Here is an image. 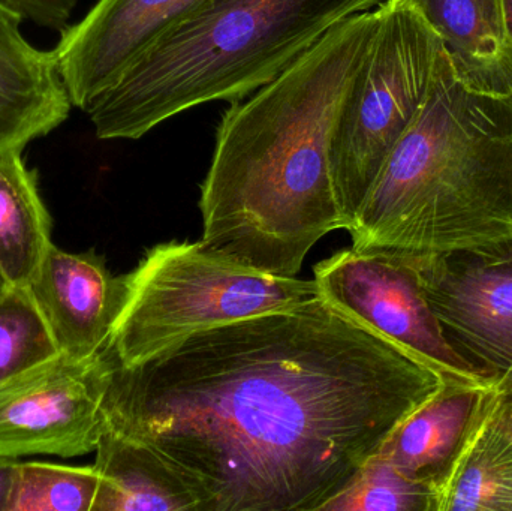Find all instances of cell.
<instances>
[{
	"label": "cell",
	"instance_id": "obj_1",
	"mask_svg": "<svg viewBox=\"0 0 512 511\" xmlns=\"http://www.w3.org/2000/svg\"><path fill=\"white\" fill-rule=\"evenodd\" d=\"M445 380L318 297L114 362L105 426L152 447L204 511L321 510Z\"/></svg>",
	"mask_w": 512,
	"mask_h": 511
},
{
	"label": "cell",
	"instance_id": "obj_2",
	"mask_svg": "<svg viewBox=\"0 0 512 511\" xmlns=\"http://www.w3.org/2000/svg\"><path fill=\"white\" fill-rule=\"evenodd\" d=\"M378 23V6L351 15L251 98L231 102L200 186L204 243L294 278L322 237L345 230L331 141Z\"/></svg>",
	"mask_w": 512,
	"mask_h": 511
},
{
	"label": "cell",
	"instance_id": "obj_3",
	"mask_svg": "<svg viewBox=\"0 0 512 511\" xmlns=\"http://www.w3.org/2000/svg\"><path fill=\"white\" fill-rule=\"evenodd\" d=\"M360 254H438L512 239V93L468 86L442 48L421 110L348 228Z\"/></svg>",
	"mask_w": 512,
	"mask_h": 511
},
{
	"label": "cell",
	"instance_id": "obj_4",
	"mask_svg": "<svg viewBox=\"0 0 512 511\" xmlns=\"http://www.w3.org/2000/svg\"><path fill=\"white\" fill-rule=\"evenodd\" d=\"M385 0H210L165 33L90 105L101 140H138L171 117L239 101L328 30Z\"/></svg>",
	"mask_w": 512,
	"mask_h": 511
},
{
	"label": "cell",
	"instance_id": "obj_5",
	"mask_svg": "<svg viewBox=\"0 0 512 511\" xmlns=\"http://www.w3.org/2000/svg\"><path fill=\"white\" fill-rule=\"evenodd\" d=\"M122 281L105 351L123 368L152 362L198 333L321 297L315 279L264 272L203 240L152 246Z\"/></svg>",
	"mask_w": 512,
	"mask_h": 511
},
{
	"label": "cell",
	"instance_id": "obj_6",
	"mask_svg": "<svg viewBox=\"0 0 512 511\" xmlns=\"http://www.w3.org/2000/svg\"><path fill=\"white\" fill-rule=\"evenodd\" d=\"M378 9V27L331 141V179L346 231L385 159L426 102L444 48L408 0H385Z\"/></svg>",
	"mask_w": 512,
	"mask_h": 511
},
{
	"label": "cell",
	"instance_id": "obj_7",
	"mask_svg": "<svg viewBox=\"0 0 512 511\" xmlns=\"http://www.w3.org/2000/svg\"><path fill=\"white\" fill-rule=\"evenodd\" d=\"M313 279L322 299L432 366L445 383L493 389L448 341L406 258L349 249L316 264Z\"/></svg>",
	"mask_w": 512,
	"mask_h": 511
},
{
	"label": "cell",
	"instance_id": "obj_8",
	"mask_svg": "<svg viewBox=\"0 0 512 511\" xmlns=\"http://www.w3.org/2000/svg\"><path fill=\"white\" fill-rule=\"evenodd\" d=\"M403 258L450 344L496 392L512 393V239Z\"/></svg>",
	"mask_w": 512,
	"mask_h": 511
},
{
	"label": "cell",
	"instance_id": "obj_9",
	"mask_svg": "<svg viewBox=\"0 0 512 511\" xmlns=\"http://www.w3.org/2000/svg\"><path fill=\"white\" fill-rule=\"evenodd\" d=\"M114 359L59 356L0 386V456L77 458L95 452L105 429Z\"/></svg>",
	"mask_w": 512,
	"mask_h": 511
},
{
	"label": "cell",
	"instance_id": "obj_10",
	"mask_svg": "<svg viewBox=\"0 0 512 511\" xmlns=\"http://www.w3.org/2000/svg\"><path fill=\"white\" fill-rule=\"evenodd\" d=\"M210 0H99L51 50L72 107L89 110L165 33Z\"/></svg>",
	"mask_w": 512,
	"mask_h": 511
},
{
	"label": "cell",
	"instance_id": "obj_11",
	"mask_svg": "<svg viewBox=\"0 0 512 511\" xmlns=\"http://www.w3.org/2000/svg\"><path fill=\"white\" fill-rule=\"evenodd\" d=\"M59 354L90 359L107 348L122 302V276L95 251L71 254L51 245L26 285Z\"/></svg>",
	"mask_w": 512,
	"mask_h": 511
},
{
	"label": "cell",
	"instance_id": "obj_12",
	"mask_svg": "<svg viewBox=\"0 0 512 511\" xmlns=\"http://www.w3.org/2000/svg\"><path fill=\"white\" fill-rule=\"evenodd\" d=\"M21 21L0 2V152L50 134L72 108L53 53L33 47Z\"/></svg>",
	"mask_w": 512,
	"mask_h": 511
},
{
	"label": "cell",
	"instance_id": "obj_13",
	"mask_svg": "<svg viewBox=\"0 0 512 511\" xmlns=\"http://www.w3.org/2000/svg\"><path fill=\"white\" fill-rule=\"evenodd\" d=\"M495 389L445 383L406 417L379 455L405 476L436 489L480 422Z\"/></svg>",
	"mask_w": 512,
	"mask_h": 511
},
{
	"label": "cell",
	"instance_id": "obj_14",
	"mask_svg": "<svg viewBox=\"0 0 512 511\" xmlns=\"http://www.w3.org/2000/svg\"><path fill=\"white\" fill-rule=\"evenodd\" d=\"M92 511H204L194 486L152 447L105 426Z\"/></svg>",
	"mask_w": 512,
	"mask_h": 511
},
{
	"label": "cell",
	"instance_id": "obj_15",
	"mask_svg": "<svg viewBox=\"0 0 512 511\" xmlns=\"http://www.w3.org/2000/svg\"><path fill=\"white\" fill-rule=\"evenodd\" d=\"M441 39L468 86L512 93V48L502 0H408Z\"/></svg>",
	"mask_w": 512,
	"mask_h": 511
},
{
	"label": "cell",
	"instance_id": "obj_16",
	"mask_svg": "<svg viewBox=\"0 0 512 511\" xmlns=\"http://www.w3.org/2000/svg\"><path fill=\"white\" fill-rule=\"evenodd\" d=\"M436 511H512V393L493 392L436 489Z\"/></svg>",
	"mask_w": 512,
	"mask_h": 511
},
{
	"label": "cell",
	"instance_id": "obj_17",
	"mask_svg": "<svg viewBox=\"0 0 512 511\" xmlns=\"http://www.w3.org/2000/svg\"><path fill=\"white\" fill-rule=\"evenodd\" d=\"M23 150L0 152V272L18 287L29 284L53 245V221Z\"/></svg>",
	"mask_w": 512,
	"mask_h": 511
},
{
	"label": "cell",
	"instance_id": "obj_18",
	"mask_svg": "<svg viewBox=\"0 0 512 511\" xmlns=\"http://www.w3.org/2000/svg\"><path fill=\"white\" fill-rule=\"evenodd\" d=\"M98 485L95 465L18 462L6 511H92Z\"/></svg>",
	"mask_w": 512,
	"mask_h": 511
},
{
	"label": "cell",
	"instance_id": "obj_19",
	"mask_svg": "<svg viewBox=\"0 0 512 511\" xmlns=\"http://www.w3.org/2000/svg\"><path fill=\"white\" fill-rule=\"evenodd\" d=\"M321 511H436V494L376 453Z\"/></svg>",
	"mask_w": 512,
	"mask_h": 511
},
{
	"label": "cell",
	"instance_id": "obj_20",
	"mask_svg": "<svg viewBox=\"0 0 512 511\" xmlns=\"http://www.w3.org/2000/svg\"><path fill=\"white\" fill-rule=\"evenodd\" d=\"M59 356L29 288L11 285L0 297V386Z\"/></svg>",
	"mask_w": 512,
	"mask_h": 511
},
{
	"label": "cell",
	"instance_id": "obj_21",
	"mask_svg": "<svg viewBox=\"0 0 512 511\" xmlns=\"http://www.w3.org/2000/svg\"><path fill=\"white\" fill-rule=\"evenodd\" d=\"M23 20L47 29L63 30L68 26L77 0H0Z\"/></svg>",
	"mask_w": 512,
	"mask_h": 511
},
{
	"label": "cell",
	"instance_id": "obj_22",
	"mask_svg": "<svg viewBox=\"0 0 512 511\" xmlns=\"http://www.w3.org/2000/svg\"><path fill=\"white\" fill-rule=\"evenodd\" d=\"M18 462H20L18 459L0 456V511H6V507H8L9 494H11Z\"/></svg>",
	"mask_w": 512,
	"mask_h": 511
},
{
	"label": "cell",
	"instance_id": "obj_23",
	"mask_svg": "<svg viewBox=\"0 0 512 511\" xmlns=\"http://www.w3.org/2000/svg\"><path fill=\"white\" fill-rule=\"evenodd\" d=\"M502 9H504L505 32L512 48V0H502Z\"/></svg>",
	"mask_w": 512,
	"mask_h": 511
},
{
	"label": "cell",
	"instance_id": "obj_24",
	"mask_svg": "<svg viewBox=\"0 0 512 511\" xmlns=\"http://www.w3.org/2000/svg\"><path fill=\"white\" fill-rule=\"evenodd\" d=\"M9 287H11V284H9L8 279L3 276V273L0 272V297L8 291Z\"/></svg>",
	"mask_w": 512,
	"mask_h": 511
}]
</instances>
